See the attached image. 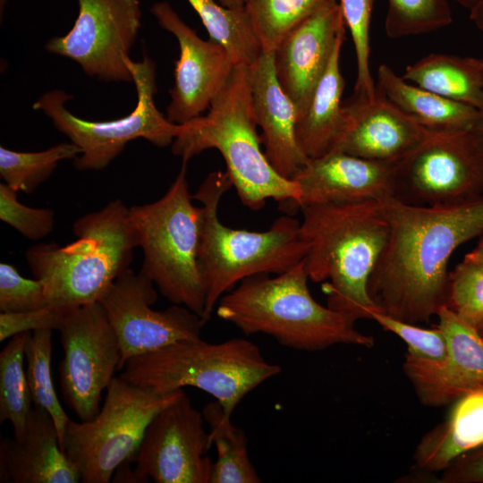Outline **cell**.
Returning a JSON list of instances; mask_svg holds the SVG:
<instances>
[{"mask_svg": "<svg viewBox=\"0 0 483 483\" xmlns=\"http://www.w3.org/2000/svg\"><path fill=\"white\" fill-rule=\"evenodd\" d=\"M388 224L384 248L368 283L375 309L399 320L427 323L445 305L448 263L462 244L483 233V197L453 206L380 200Z\"/></svg>", "mask_w": 483, "mask_h": 483, "instance_id": "6da1fadb", "label": "cell"}, {"mask_svg": "<svg viewBox=\"0 0 483 483\" xmlns=\"http://www.w3.org/2000/svg\"><path fill=\"white\" fill-rule=\"evenodd\" d=\"M301 211L309 278L324 283L327 307L366 318L367 310L375 309L369 279L388 233L381 201L313 204Z\"/></svg>", "mask_w": 483, "mask_h": 483, "instance_id": "7a4b0ae2", "label": "cell"}, {"mask_svg": "<svg viewBox=\"0 0 483 483\" xmlns=\"http://www.w3.org/2000/svg\"><path fill=\"white\" fill-rule=\"evenodd\" d=\"M303 260L287 271L243 279L224 294L216 315L245 335L264 334L300 351H322L335 344L371 348L372 335L356 329V319L319 304L308 287Z\"/></svg>", "mask_w": 483, "mask_h": 483, "instance_id": "3957f363", "label": "cell"}, {"mask_svg": "<svg viewBox=\"0 0 483 483\" xmlns=\"http://www.w3.org/2000/svg\"><path fill=\"white\" fill-rule=\"evenodd\" d=\"M261 143L251 101L249 66L236 64L208 114L180 124L172 152L187 163L207 149L218 150L240 200L252 210L262 208L268 199L280 204L296 200L299 185L276 172L262 151Z\"/></svg>", "mask_w": 483, "mask_h": 483, "instance_id": "277c9868", "label": "cell"}, {"mask_svg": "<svg viewBox=\"0 0 483 483\" xmlns=\"http://www.w3.org/2000/svg\"><path fill=\"white\" fill-rule=\"evenodd\" d=\"M232 187L226 171H216L193 195L201 203L198 265L206 292L205 323L220 298L238 283L257 275L284 273L303 260L307 251L300 234L301 221L289 214L275 219L264 232L223 225L217 213L219 202Z\"/></svg>", "mask_w": 483, "mask_h": 483, "instance_id": "5b68a950", "label": "cell"}, {"mask_svg": "<svg viewBox=\"0 0 483 483\" xmlns=\"http://www.w3.org/2000/svg\"><path fill=\"white\" fill-rule=\"evenodd\" d=\"M77 240L66 246L38 243L25 253L29 267L42 281L47 305L70 308L98 301L130 268L139 247L130 208L116 199L77 219Z\"/></svg>", "mask_w": 483, "mask_h": 483, "instance_id": "8992f818", "label": "cell"}, {"mask_svg": "<svg viewBox=\"0 0 483 483\" xmlns=\"http://www.w3.org/2000/svg\"><path fill=\"white\" fill-rule=\"evenodd\" d=\"M281 372L245 338L208 343L182 340L129 359L121 377L161 394L199 388L212 395L229 415L243 397Z\"/></svg>", "mask_w": 483, "mask_h": 483, "instance_id": "52a82bcc", "label": "cell"}, {"mask_svg": "<svg viewBox=\"0 0 483 483\" xmlns=\"http://www.w3.org/2000/svg\"><path fill=\"white\" fill-rule=\"evenodd\" d=\"M186 164L163 197L130 208V217L143 251L142 270L172 303L201 318L206 292L198 265L199 207L192 203Z\"/></svg>", "mask_w": 483, "mask_h": 483, "instance_id": "ba28073f", "label": "cell"}, {"mask_svg": "<svg viewBox=\"0 0 483 483\" xmlns=\"http://www.w3.org/2000/svg\"><path fill=\"white\" fill-rule=\"evenodd\" d=\"M103 407L93 419L67 424L63 450L84 483H108L120 464L139 447L154 416L178 399V389H155L114 377Z\"/></svg>", "mask_w": 483, "mask_h": 483, "instance_id": "9c48e42d", "label": "cell"}, {"mask_svg": "<svg viewBox=\"0 0 483 483\" xmlns=\"http://www.w3.org/2000/svg\"><path fill=\"white\" fill-rule=\"evenodd\" d=\"M127 65L136 88L137 103L126 116L97 122L80 118L65 107V102L73 96L62 89L49 90L33 104L35 110L42 111L55 129L81 149L73 159V166L79 171L105 169L128 142L138 138L164 148L172 144L179 132L180 124L171 123L155 104L154 61L145 55L140 62L129 59Z\"/></svg>", "mask_w": 483, "mask_h": 483, "instance_id": "30bf717a", "label": "cell"}, {"mask_svg": "<svg viewBox=\"0 0 483 483\" xmlns=\"http://www.w3.org/2000/svg\"><path fill=\"white\" fill-rule=\"evenodd\" d=\"M395 199L453 206L483 197V148L473 130L434 132L394 164Z\"/></svg>", "mask_w": 483, "mask_h": 483, "instance_id": "8fae6325", "label": "cell"}, {"mask_svg": "<svg viewBox=\"0 0 483 483\" xmlns=\"http://www.w3.org/2000/svg\"><path fill=\"white\" fill-rule=\"evenodd\" d=\"M58 331L63 398L80 421L91 420L100 410L103 391L120 370L119 340L98 301L68 308Z\"/></svg>", "mask_w": 483, "mask_h": 483, "instance_id": "7c38bea8", "label": "cell"}, {"mask_svg": "<svg viewBox=\"0 0 483 483\" xmlns=\"http://www.w3.org/2000/svg\"><path fill=\"white\" fill-rule=\"evenodd\" d=\"M70 31L48 40L47 52L76 62L89 77L132 82L127 65L141 26L140 0H77Z\"/></svg>", "mask_w": 483, "mask_h": 483, "instance_id": "4fadbf2b", "label": "cell"}, {"mask_svg": "<svg viewBox=\"0 0 483 483\" xmlns=\"http://www.w3.org/2000/svg\"><path fill=\"white\" fill-rule=\"evenodd\" d=\"M154 284L142 269L128 268L98 300L120 343V369L132 357L200 337L205 322L187 307L151 308L157 300Z\"/></svg>", "mask_w": 483, "mask_h": 483, "instance_id": "5bb4252c", "label": "cell"}, {"mask_svg": "<svg viewBox=\"0 0 483 483\" xmlns=\"http://www.w3.org/2000/svg\"><path fill=\"white\" fill-rule=\"evenodd\" d=\"M204 422L185 393L159 411L130 458L140 483H209L212 443Z\"/></svg>", "mask_w": 483, "mask_h": 483, "instance_id": "9a60e30c", "label": "cell"}, {"mask_svg": "<svg viewBox=\"0 0 483 483\" xmlns=\"http://www.w3.org/2000/svg\"><path fill=\"white\" fill-rule=\"evenodd\" d=\"M150 12L159 26L173 34L179 44V58L174 66V82L166 118L182 124L209 108L227 82L234 63L218 42L202 39L165 1L152 4Z\"/></svg>", "mask_w": 483, "mask_h": 483, "instance_id": "2e32d148", "label": "cell"}, {"mask_svg": "<svg viewBox=\"0 0 483 483\" xmlns=\"http://www.w3.org/2000/svg\"><path fill=\"white\" fill-rule=\"evenodd\" d=\"M437 326L447 342L440 361L406 353L402 369L421 403L430 407L452 404L464 394L483 387V337L446 305L436 315Z\"/></svg>", "mask_w": 483, "mask_h": 483, "instance_id": "e0dca14e", "label": "cell"}, {"mask_svg": "<svg viewBox=\"0 0 483 483\" xmlns=\"http://www.w3.org/2000/svg\"><path fill=\"white\" fill-rule=\"evenodd\" d=\"M345 27L335 0L293 29L275 50V72L295 106L297 119L305 112L335 49L343 42Z\"/></svg>", "mask_w": 483, "mask_h": 483, "instance_id": "ac0fdd59", "label": "cell"}, {"mask_svg": "<svg viewBox=\"0 0 483 483\" xmlns=\"http://www.w3.org/2000/svg\"><path fill=\"white\" fill-rule=\"evenodd\" d=\"M394 164L330 151L309 159L292 176L300 196L280 207L291 215L313 204L381 200L394 196Z\"/></svg>", "mask_w": 483, "mask_h": 483, "instance_id": "d6986e66", "label": "cell"}, {"mask_svg": "<svg viewBox=\"0 0 483 483\" xmlns=\"http://www.w3.org/2000/svg\"><path fill=\"white\" fill-rule=\"evenodd\" d=\"M343 105L345 124L331 151L394 164L430 133L377 94L375 98L353 94Z\"/></svg>", "mask_w": 483, "mask_h": 483, "instance_id": "ffe728a7", "label": "cell"}, {"mask_svg": "<svg viewBox=\"0 0 483 483\" xmlns=\"http://www.w3.org/2000/svg\"><path fill=\"white\" fill-rule=\"evenodd\" d=\"M251 101L265 155L282 176L292 179L308 162L296 140L295 106L280 86L274 54L262 53L249 66Z\"/></svg>", "mask_w": 483, "mask_h": 483, "instance_id": "44dd1931", "label": "cell"}, {"mask_svg": "<svg viewBox=\"0 0 483 483\" xmlns=\"http://www.w3.org/2000/svg\"><path fill=\"white\" fill-rule=\"evenodd\" d=\"M80 476L64 451L50 414L30 410L21 437L0 442L1 483H77Z\"/></svg>", "mask_w": 483, "mask_h": 483, "instance_id": "7402d4cb", "label": "cell"}, {"mask_svg": "<svg viewBox=\"0 0 483 483\" xmlns=\"http://www.w3.org/2000/svg\"><path fill=\"white\" fill-rule=\"evenodd\" d=\"M483 445V387L451 404L445 419L418 443L413 461L423 472H439L462 454Z\"/></svg>", "mask_w": 483, "mask_h": 483, "instance_id": "603a6c76", "label": "cell"}, {"mask_svg": "<svg viewBox=\"0 0 483 483\" xmlns=\"http://www.w3.org/2000/svg\"><path fill=\"white\" fill-rule=\"evenodd\" d=\"M375 82L379 97L430 131H470L477 124L479 109L419 88L387 64L378 67Z\"/></svg>", "mask_w": 483, "mask_h": 483, "instance_id": "cb8c5ba5", "label": "cell"}, {"mask_svg": "<svg viewBox=\"0 0 483 483\" xmlns=\"http://www.w3.org/2000/svg\"><path fill=\"white\" fill-rule=\"evenodd\" d=\"M343 43L335 49L305 112L296 121V140L309 159L330 152L344 128L342 96L345 81L340 69Z\"/></svg>", "mask_w": 483, "mask_h": 483, "instance_id": "d4e9b609", "label": "cell"}, {"mask_svg": "<svg viewBox=\"0 0 483 483\" xmlns=\"http://www.w3.org/2000/svg\"><path fill=\"white\" fill-rule=\"evenodd\" d=\"M402 77L419 88L477 109L483 103V58L430 54L408 65Z\"/></svg>", "mask_w": 483, "mask_h": 483, "instance_id": "484cf974", "label": "cell"}, {"mask_svg": "<svg viewBox=\"0 0 483 483\" xmlns=\"http://www.w3.org/2000/svg\"><path fill=\"white\" fill-rule=\"evenodd\" d=\"M209 436L216 449V460L212 462L209 483H259V478L250 460L248 439L242 429L234 426L231 416L217 401L202 409Z\"/></svg>", "mask_w": 483, "mask_h": 483, "instance_id": "4316f807", "label": "cell"}, {"mask_svg": "<svg viewBox=\"0 0 483 483\" xmlns=\"http://www.w3.org/2000/svg\"><path fill=\"white\" fill-rule=\"evenodd\" d=\"M210 39L221 44L234 64L250 66L263 53L244 8H229L216 0H188Z\"/></svg>", "mask_w": 483, "mask_h": 483, "instance_id": "83f0119b", "label": "cell"}, {"mask_svg": "<svg viewBox=\"0 0 483 483\" xmlns=\"http://www.w3.org/2000/svg\"><path fill=\"white\" fill-rule=\"evenodd\" d=\"M335 0H244L262 52L274 54L282 40L299 24Z\"/></svg>", "mask_w": 483, "mask_h": 483, "instance_id": "f1b7e54d", "label": "cell"}, {"mask_svg": "<svg viewBox=\"0 0 483 483\" xmlns=\"http://www.w3.org/2000/svg\"><path fill=\"white\" fill-rule=\"evenodd\" d=\"M30 333L11 337L0 353V422L10 421L16 438L24 432L33 404L24 369L25 344Z\"/></svg>", "mask_w": 483, "mask_h": 483, "instance_id": "f546056e", "label": "cell"}, {"mask_svg": "<svg viewBox=\"0 0 483 483\" xmlns=\"http://www.w3.org/2000/svg\"><path fill=\"white\" fill-rule=\"evenodd\" d=\"M52 330L30 333L25 344L26 375L33 406L41 407L52 417L63 450L70 418L56 395L51 376ZM64 451V450H63Z\"/></svg>", "mask_w": 483, "mask_h": 483, "instance_id": "4dcf8cb0", "label": "cell"}, {"mask_svg": "<svg viewBox=\"0 0 483 483\" xmlns=\"http://www.w3.org/2000/svg\"><path fill=\"white\" fill-rule=\"evenodd\" d=\"M81 149L72 142H63L46 150L21 152L0 147V176L16 191L31 193L55 171L58 163L74 159Z\"/></svg>", "mask_w": 483, "mask_h": 483, "instance_id": "1f68e13d", "label": "cell"}, {"mask_svg": "<svg viewBox=\"0 0 483 483\" xmlns=\"http://www.w3.org/2000/svg\"><path fill=\"white\" fill-rule=\"evenodd\" d=\"M453 21L447 0H388L386 32L392 38L428 33Z\"/></svg>", "mask_w": 483, "mask_h": 483, "instance_id": "d6a6232c", "label": "cell"}, {"mask_svg": "<svg viewBox=\"0 0 483 483\" xmlns=\"http://www.w3.org/2000/svg\"><path fill=\"white\" fill-rule=\"evenodd\" d=\"M445 305L479 329L483 323V264L463 257L449 271Z\"/></svg>", "mask_w": 483, "mask_h": 483, "instance_id": "836d02e7", "label": "cell"}, {"mask_svg": "<svg viewBox=\"0 0 483 483\" xmlns=\"http://www.w3.org/2000/svg\"><path fill=\"white\" fill-rule=\"evenodd\" d=\"M338 3L355 50L357 77L353 94L375 98L376 82L369 65V26L374 0H339Z\"/></svg>", "mask_w": 483, "mask_h": 483, "instance_id": "e575fe53", "label": "cell"}, {"mask_svg": "<svg viewBox=\"0 0 483 483\" xmlns=\"http://www.w3.org/2000/svg\"><path fill=\"white\" fill-rule=\"evenodd\" d=\"M366 318L376 321L384 330L400 337L407 344V352L416 357L440 361L447 355V342L443 331L423 328L394 318L375 309L366 312Z\"/></svg>", "mask_w": 483, "mask_h": 483, "instance_id": "d590c367", "label": "cell"}, {"mask_svg": "<svg viewBox=\"0 0 483 483\" xmlns=\"http://www.w3.org/2000/svg\"><path fill=\"white\" fill-rule=\"evenodd\" d=\"M15 190L0 184V219L30 240L48 235L55 225V213L49 208H35L21 203Z\"/></svg>", "mask_w": 483, "mask_h": 483, "instance_id": "8d00e7d4", "label": "cell"}, {"mask_svg": "<svg viewBox=\"0 0 483 483\" xmlns=\"http://www.w3.org/2000/svg\"><path fill=\"white\" fill-rule=\"evenodd\" d=\"M47 306L39 279L23 277L11 264H0L1 312H21Z\"/></svg>", "mask_w": 483, "mask_h": 483, "instance_id": "74e56055", "label": "cell"}, {"mask_svg": "<svg viewBox=\"0 0 483 483\" xmlns=\"http://www.w3.org/2000/svg\"><path fill=\"white\" fill-rule=\"evenodd\" d=\"M68 308L47 305L46 307L21 311L1 312L0 341L13 335L36 330H58Z\"/></svg>", "mask_w": 483, "mask_h": 483, "instance_id": "f35d334b", "label": "cell"}, {"mask_svg": "<svg viewBox=\"0 0 483 483\" xmlns=\"http://www.w3.org/2000/svg\"><path fill=\"white\" fill-rule=\"evenodd\" d=\"M440 483H483V445L454 460L442 471Z\"/></svg>", "mask_w": 483, "mask_h": 483, "instance_id": "ab89813d", "label": "cell"}, {"mask_svg": "<svg viewBox=\"0 0 483 483\" xmlns=\"http://www.w3.org/2000/svg\"><path fill=\"white\" fill-rule=\"evenodd\" d=\"M464 258L483 264V233L479 236L477 245L473 250L465 254Z\"/></svg>", "mask_w": 483, "mask_h": 483, "instance_id": "60d3db41", "label": "cell"}, {"mask_svg": "<svg viewBox=\"0 0 483 483\" xmlns=\"http://www.w3.org/2000/svg\"><path fill=\"white\" fill-rule=\"evenodd\" d=\"M470 19L483 32V3L470 11Z\"/></svg>", "mask_w": 483, "mask_h": 483, "instance_id": "b9f144b4", "label": "cell"}, {"mask_svg": "<svg viewBox=\"0 0 483 483\" xmlns=\"http://www.w3.org/2000/svg\"><path fill=\"white\" fill-rule=\"evenodd\" d=\"M473 131L481 148H483V103L479 109V119Z\"/></svg>", "mask_w": 483, "mask_h": 483, "instance_id": "7bdbcfd3", "label": "cell"}, {"mask_svg": "<svg viewBox=\"0 0 483 483\" xmlns=\"http://www.w3.org/2000/svg\"><path fill=\"white\" fill-rule=\"evenodd\" d=\"M462 7L467 8L469 11L472 10L481 3L483 0H455Z\"/></svg>", "mask_w": 483, "mask_h": 483, "instance_id": "ee69618b", "label": "cell"}, {"mask_svg": "<svg viewBox=\"0 0 483 483\" xmlns=\"http://www.w3.org/2000/svg\"><path fill=\"white\" fill-rule=\"evenodd\" d=\"M219 2L229 8H243L244 0H219Z\"/></svg>", "mask_w": 483, "mask_h": 483, "instance_id": "f6af8a7d", "label": "cell"}, {"mask_svg": "<svg viewBox=\"0 0 483 483\" xmlns=\"http://www.w3.org/2000/svg\"><path fill=\"white\" fill-rule=\"evenodd\" d=\"M479 334L481 335V336L483 337V323L480 325V326L479 327Z\"/></svg>", "mask_w": 483, "mask_h": 483, "instance_id": "bcb514c9", "label": "cell"}]
</instances>
